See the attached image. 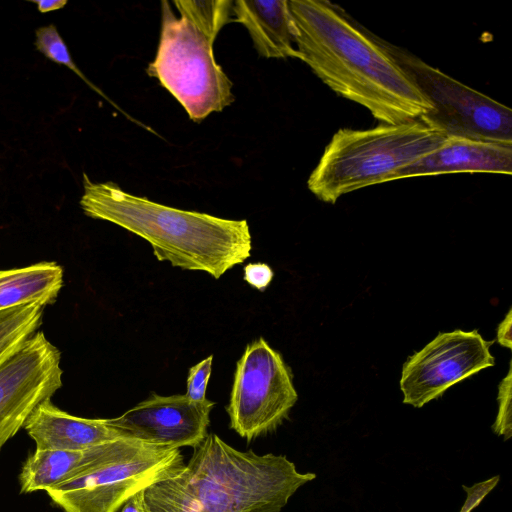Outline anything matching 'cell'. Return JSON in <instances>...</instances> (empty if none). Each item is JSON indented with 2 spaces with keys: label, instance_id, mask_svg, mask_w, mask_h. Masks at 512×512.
I'll use <instances>...</instances> for the list:
<instances>
[{
  "label": "cell",
  "instance_id": "cell-14",
  "mask_svg": "<svg viewBox=\"0 0 512 512\" xmlns=\"http://www.w3.org/2000/svg\"><path fill=\"white\" fill-rule=\"evenodd\" d=\"M120 440L79 450L36 449L21 467L18 476L20 492L46 491L85 474L107 461Z\"/></svg>",
  "mask_w": 512,
  "mask_h": 512
},
{
  "label": "cell",
  "instance_id": "cell-3",
  "mask_svg": "<svg viewBox=\"0 0 512 512\" xmlns=\"http://www.w3.org/2000/svg\"><path fill=\"white\" fill-rule=\"evenodd\" d=\"M83 188L80 206L85 215L140 236L159 261L174 267L204 271L219 279L251 255L246 220L165 206L129 194L113 182H92L85 173Z\"/></svg>",
  "mask_w": 512,
  "mask_h": 512
},
{
  "label": "cell",
  "instance_id": "cell-7",
  "mask_svg": "<svg viewBox=\"0 0 512 512\" xmlns=\"http://www.w3.org/2000/svg\"><path fill=\"white\" fill-rule=\"evenodd\" d=\"M379 41L433 105V110L419 121L447 137L512 144L509 107L453 79L407 50L381 38Z\"/></svg>",
  "mask_w": 512,
  "mask_h": 512
},
{
  "label": "cell",
  "instance_id": "cell-24",
  "mask_svg": "<svg viewBox=\"0 0 512 512\" xmlns=\"http://www.w3.org/2000/svg\"><path fill=\"white\" fill-rule=\"evenodd\" d=\"M511 309L508 311V314L506 315V317L504 318V320L499 324L498 328H497V341L500 345L508 348V349H511L512 345H511V341H512V337H511V326H512V321H511Z\"/></svg>",
  "mask_w": 512,
  "mask_h": 512
},
{
  "label": "cell",
  "instance_id": "cell-2",
  "mask_svg": "<svg viewBox=\"0 0 512 512\" xmlns=\"http://www.w3.org/2000/svg\"><path fill=\"white\" fill-rule=\"evenodd\" d=\"M284 455L240 451L209 433L174 476L145 489L153 512H280L314 480Z\"/></svg>",
  "mask_w": 512,
  "mask_h": 512
},
{
  "label": "cell",
  "instance_id": "cell-23",
  "mask_svg": "<svg viewBox=\"0 0 512 512\" xmlns=\"http://www.w3.org/2000/svg\"><path fill=\"white\" fill-rule=\"evenodd\" d=\"M118 512H153L147 503L145 490L129 498Z\"/></svg>",
  "mask_w": 512,
  "mask_h": 512
},
{
  "label": "cell",
  "instance_id": "cell-20",
  "mask_svg": "<svg viewBox=\"0 0 512 512\" xmlns=\"http://www.w3.org/2000/svg\"><path fill=\"white\" fill-rule=\"evenodd\" d=\"M213 356L210 355L192 366L187 377L186 396L195 402H203L206 398V389L212 372Z\"/></svg>",
  "mask_w": 512,
  "mask_h": 512
},
{
  "label": "cell",
  "instance_id": "cell-22",
  "mask_svg": "<svg viewBox=\"0 0 512 512\" xmlns=\"http://www.w3.org/2000/svg\"><path fill=\"white\" fill-rule=\"evenodd\" d=\"M273 279V271L264 263H249L244 267V280L254 288L264 291Z\"/></svg>",
  "mask_w": 512,
  "mask_h": 512
},
{
  "label": "cell",
  "instance_id": "cell-4",
  "mask_svg": "<svg viewBox=\"0 0 512 512\" xmlns=\"http://www.w3.org/2000/svg\"><path fill=\"white\" fill-rule=\"evenodd\" d=\"M446 139L419 120L341 128L310 174L308 189L321 201L334 204L344 194L391 181L394 173L437 150Z\"/></svg>",
  "mask_w": 512,
  "mask_h": 512
},
{
  "label": "cell",
  "instance_id": "cell-1",
  "mask_svg": "<svg viewBox=\"0 0 512 512\" xmlns=\"http://www.w3.org/2000/svg\"><path fill=\"white\" fill-rule=\"evenodd\" d=\"M287 4L298 59L335 93L386 124L416 121L433 110L379 37L342 9L323 0Z\"/></svg>",
  "mask_w": 512,
  "mask_h": 512
},
{
  "label": "cell",
  "instance_id": "cell-16",
  "mask_svg": "<svg viewBox=\"0 0 512 512\" xmlns=\"http://www.w3.org/2000/svg\"><path fill=\"white\" fill-rule=\"evenodd\" d=\"M63 285L64 270L54 261L0 270V311L29 303L53 304Z\"/></svg>",
  "mask_w": 512,
  "mask_h": 512
},
{
  "label": "cell",
  "instance_id": "cell-17",
  "mask_svg": "<svg viewBox=\"0 0 512 512\" xmlns=\"http://www.w3.org/2000/svg\"><path fill=\"white\" fill-rule=\"evenodd\" d=\"M43 307L29 303L0 311V364L38 331Z\"/></svg>",
  "mask_w": 512,
  "mask_h": 512
},
{
  "label": "cell",
  "instance_id": "cell-11",
  "mask_svg": "<svg viewBox=\"0 0 512 512\" xmlns=\"http://www.w3.org/2000/svg\"><path fill=\"white\" fill-rule=\"evenodd\" d=\"M215 403L184 395H151L116 418H109L123 438L176 448H196L208 435Z\"/></svg>",
  "mask_w": 512,
  "mask_h": 512
},
{
  "label": "cell",
  "instance_id": "cell-5",
  "mask_svg": "<svg viewBox=\"0 0 512 512\" xmlns=\"http://www.w3.org/2000/svg\"><path fill=\"white\" fill-rule=\"evenodd\" d=\"M161 33L155 59L147 74L159 80L199 122L234 101L232 82L213 54V41L182 17L168 1L161 2Z\"/></svg>",
  "mask_w": 512,
  "mask_h": 512
},
{
  "label": "cell",
  "instance_id": "cell-25",
  "mask_svg": "<svg viewBox=\"0 0 512 512\" xmlns=\"http://www.w3.org/2000/svg\"><path fill=\"white\" fill-rule=\"evenodd\" d=\"M33 3L37 5L40 12H50L63 8L66 4V0H34Z\"/></svg>",
  "mask_w": 512,
  "mask_h": 512
},
{
  "label": "cell",
  "instance_id": "cell-15",
  "mask_svg": "<svg viewBox=\"0 0 512 512\" xmlns=\"http://www.w3.org/2000/svg\"><path fill=\"white\" fill-rule=\"evenodd\" d=\"M233 21L248 30L254 47L265 58H298L287 0H237Z\"/></svg>",
  "mask_w": 512,
  "mask_h": 512
},
{
  "label": "cell",
  "instance_id": "cell-13",
  "mask_svg": "<svg viewBox=\"0 0 512 512\" xmlns=\"http://www.w3.org/2000/svg\"><path fill=\"white\" fill-rule=\"evenodd\" d=\"M23 428L36 449L79 450L123 439L109 419L71 415L55 406L51 398L33 410Z\"/></svg>",
  "mask_w": 512,
  "mask_h": 512
},
{
  "label": "cell",
  "instance_id": "cell-9",
  "mask_svg": "<svg viewBox=\"0 0 512 512\" xmlns=\"http://www.w3.org/2000/svg\"><path fill=\"white\" fill-rule=\"evenodd\" d=\"M491 344L476 330L439 333L404 363L399 382L403 403L420 408L454 384L493 366Z\"/></svg>",
  "mask_w": 512,
  "mask_h": 512
},
{
  "label": "cell",
  "instance_id": "cell-8",
  "mask_svg": "<svg viewBox=\"0 0 512 512\" xmlns=\"http://www.w3.org/2000/svg\"><path fill=\"white\" fill-rule=\"evenodd\" d=\"M298 394L293 375L264 338L249 343L236 363L229 403L230 428L248 442L277 430Z\"/></svg>",
  "mask_w": 512,
  "mask_h": 512
},
{
  "label": "cell",
  "instance_id": "cell-19",
  "mask_svg": "<svg viewBox=\"0 0 512 512\" xmlns=\"http://www.w3.org/2000/svg\"><path fill=\"white\" fill-rule=\"evenodd\" d=\"M34 44L46 58L59 65H64L95 89L73 61L67 45L54 24L36 29Z\"/></svg>",
  "mask_w": 512,
  "mask_h": 512
},
{
  "label": "cell",
  "instance_id": "cell-18",
  "mask_svg": "<svg viewBox=\"0 0 512 512\" xmlns=\"http://www.w3.org/2000/svg\"><path fill=\"white\" fill-rule=\"evenodd\" d=\"M173 3L183 19L213 42L222 27L232 21L231 0H177Z\"/></svg>",
  "mask_w": 512,
  "mask_h": 512
},
{
  "label": "cell",
  "instance_id": "cell-12",
  "mask_svg": "<svg viewBox=\"0 0 512 512\" xmlns=\"http://www.w3.org/2000/svg\"><path fill=\"white\" fill-rule=\"evenodd\" d=\"M458 172L512 173V144L447 137L432 153L394 173L392 180Z\"/></svg>",
  "mask_w": 512,
  "mask_h": 512
},
{
  "label": "cell",
  "instance_id": "cell-6",
  "mask_svg": "<svg viewBox=\"0 0 512 512\" xmlns=\"http://www.w3.org/2000/svg\"><path fill=\"white\" fill-rule=\"evenodd\" d=\"M184 465L180 448L124 438L107 461L46 492L63 512H118L133 495Z\"/></svg>",
  "mask_w": 512,
  "mask_h": 512
},
{
  "label": "cell",
  "instance_id": "cell-10",
  "mask_svg": "<svg viewBox=\"0 0 512 512\" xmlns=\"http://www.w3.org/2000/svg\"><path fill=\"white\" fill-rule=\"evenodd\" d=\"M61 352L36 331L0 364V450L62 386Z\"/></svg>",
  "mask_w": 512,
  "mask_h": 512
},
{
  "label": "cell",
  "instance_id": "cell-21",
  "mask_svg": "<svg viewBox=\"0 0 512 512\" xmlns=\"http://www.w3.org/2000/svg\"><path fill=\"white\" fill-rule=\"evenodd\" d=\"M511 374L510 366L499 386V410L493 425L495 433L506 435V439L511 436Z\"/></svg>",
  "mask_w": 512,
  "mask_h": 512
}]
</instances>
